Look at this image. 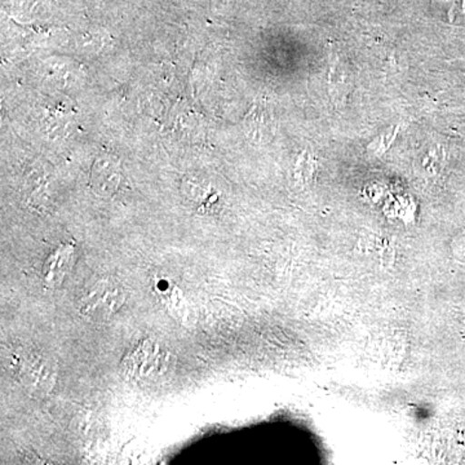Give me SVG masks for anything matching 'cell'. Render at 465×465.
I'll return each mask as SVG.
<instances>
[{
  "instance_id": "cell-1",
  "label": "cell",
  "mask_w": 465,
  "mask_h": 465,
  "mask_svg": "<svg viewBox=\"0 0 465 465\" xmlns=\"http://www.w3.org/2000/svg\"><path fill=\"white\" fill-rule=\"evenodd\" d=\"M5 365L18 382L34 396H45L57 381V361L41 349L16 347L5 357Z\"/></svg>"
},
{
  "instance_id": "cell-2",
  "label": "cell",
  "mask_w": 465,
  "mask_h": 465,
  "mask_svg": "<svg viewBox=\"0 0 465 465\" xmlns=\"http://www.w3.org/2000/svg\"><path fill=\"white\" fill-rule=\"evenodd\" d=\"M173 356L170 349L153 339H143L134 345L122 361V370L128 378L139 382L161 381L170 374Z\"/></svg>"
},
{
  "instance_id": "cell-5",
  "label": "cell",
  "mask_w": 465,
  "mask_h": 465,
  "mask_svg": "<svg viewBox=\"0 0 465 465\" xmlns=\"http://www.w3.org/2000/svg\"><path fill=\"white\" fill-rule=\"evenodd\" d=\"M454 252L455 256H457V259L460 260V262H465V240L459 242V243L455 244Z\"/></svg>"
},
{
  "instance_id": "cell-4",
  "label": "cell",
  "mask_w": 465,
  "mask_h": 465,
  "mask_svg": "<svg viewBox=\"0 0 465 465\" xmlns=\"http://www.w3.org/2000/svg\"><path fill=\"white\" fill-rule=\"evenodd\" d=\"M70 258H72V250L69 247L67 249H58L52 252L50 258L45 262V271H43L45 283L56 284L63 280L67 269H69Z\"/></svg>"
},
{
  "instance_id": "cell-3",
  "label": "cell",
  "mask_w": 465,
  "mask_h": 465,
  "mask_svg": "<svg viewBox=\"0 0 465 465\" xmlns=\"http://www.w3.org/2000/svg\"><path fill=\"white\" fill-rule=\"evenodd\" d=\"M124 292L118 283L99 280L79 300V313L90 321L108 320L124 305Z\"/></svg>"
}]
</instances>
